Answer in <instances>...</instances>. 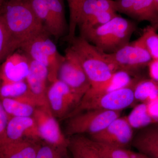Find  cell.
<instances>
[{
	"instance_id": "cell-1",
	"label": "cell",
	"mask_w": 158,
	"mask_h": 158,
	"mask_svg": "<svg viewBox=\"0 0 158 158\" xmlns=\"http://www.w3.org/2000/svg\"><path fill=\"white\" fill-rule=\"evenodd\" d=\"M0 12L12 41L19 48L27 40L46 31L29 0H4Z\"/></svg>"
},
{
	"instance_id": "cell-2",
	"label": "cell",
	"mask_w": 158,
	"mask_h": 158,
	"mask_svg": "<svg viewBox=\"0 0 158 158\" xmlns=\"http://www.w3.org/2000/svg\"><path fill=\"white\" fill-rule=\"evenodd\" d=\"M136 28L135 23L118 15L101 27L80 36L103 52L112 53L130 43Z\"/></svg>"
},
{
	"instance_id": "cell-3",
	"label": "cell",
	"mask_w": 158,
	"mask_h": 158,
	"mask_svg": "<svg viewBox=\"0 0 158 158\" xmlns=\"http://www.w3.org/2000/svg\"><path fill=\"white\" fill-rule=\"evenodd\" d=\"M68 42L81 63L90 82V88L101 85L116 72L105 58L104 52L81 36H76Z\"/></svg>"
},
{
	"instance_id": "cell-4",
	"label": "cell",
	"mask_w": 158,
	"mask_h": 158,
	"mask_svg": "<svg viewBox=\"0 0 158 158\" xmlns=\"http://www.w3.org/2000/svg\"><path fill=\"white\" fill-rule=\"evenodd\" d=\"M50 37L44 31L24 42L19 48L31 59L47 69L50 83L58 79L59 68L65 59Z\"/></svg>"
},
{
	"instance_id": "cell-5",
	"label": "cell",
	"mask_w": 158,
	"mask_h": 158,
	"mask_svg": "<svg viewBox=\"0 0 158 158\" xmlns=\"http://www.w3.org/2000/svg\"><path fill=\"white\" fill-rule=\"evenodd\" d=\"M139 79L136 78L132 84L127 87L92 98L82 100L68 115V117H71L84 111L93 110L121 112L122 110L129 107L135 102L134 89Z\"/></svg>"
},
{
	"instance_id": "cell-6",
	"label": "cell",
	"mask_w": 158,
	"mask_h": 158,
	"mask_svg": "<svg viewBox=\"0 0 158 158\" xmlns=\"http://www.w3.org/2000/svg\"><path fill=\"white\" fill-rule=\"evenodd\" d=\"M69 117L66 127L67 135H89L99 132L113 120L120 117L119 111L102 110H87Z\"/></svg>"
},
{
	"instance_id": "cell-7",
	"label": "cell",
	"mask_w": 158,
	"mask_h": 158,
	"mask_svg": "<svg viewBox=\"0 0 158 158\" xmlns=\"http://www.w3.org/2000/svg\"><path fill=\"white\" fill-rule=\"evenodd\" d=\"M64 56L65 59L59 68L58 79L82 99L90 87L88 77L78 57L69 45L65 49Z\"/></svg>"
},
{
	"instance_id": "cell-8",
	"label": "cell",
	"mask_w": 158,
	"mask_h": 158,
	"mask_svg": "<svg viewBox=\"0 0 158 158\" xmlns=\"http://www.w3.org/2000/svg\"><path fill=\"white\" fill-rule=\"evenodd\" d=\"M106 59L116 71L131 72L147 66L152 58L145 49L130 43L112 53L104 52Z\"/></svg>"
},
{
	"instance_id": "cell-9",
	"label": "cell",
	"mask_w": 158,
	"mask_h": 158,
	"mask_svg": "<svg viewBox=\"0 0 158 158\" xmlns=\"http://www.w3.org/2000/svg\"><path fill=\"white\" fill-rule=\"evenodd\" d=\"M47 97L51 111L56 118L68 116L71 109L76 107L81 100L68 85L58 79L50 83Z\"/></svg>"
},
{
	"instance_id": "cell-10",
	"label": "cell",
	"mask_w": 158,
	"mask_h": 158,
	"mask_svg": "<svg viewBox=\"0 0 158 158\" xmlns=\"http://www.w3.org/2000/svg\"><path fill=\"white\" fill-rule=\"evenodd\" d=\"M32 117L37 124L40 140L54 146L68 148L69 140L63 135L50 110L37 107Z\"/></svg>"
},
{
	"instance_id": "cell-11",
	"label": "cell",
	"mask_w": 158,
	"mask_h": 158,
	"mask_svg": "<svg viewBox=\"0 0 158 158\" xmlns=\"http://www.w3.org/2000/svg\"><path fill=\"white\" fill-rule=\"evenodd\" d=\"M133 137V129L126 117L120 116L99 132L90 135L89 138L96 142L126 149L131 144Z\"/></svg>"
},
{
	"instance_id": "cell-12",
	"label": "cell",
	"mask_w": 158,
	"mask_h": 158,
	"mask_svg": "<svg viewBox=\"0 0 158 158\" xmlns=\"http://www.w3.org/2000/svg\"><path fill=\"white\" fill-rule=\"evenodd\" d=\"M31 62V58L19 49L10 54L0 65V80L9 82L26 81Z\"/></svg>"
},
{
	"instance_id": "cell-13",
	"label": "cell",
	"mask_w": 158,
	"mask_h": 158,
	"mask_svg": "<svg viewBox=\"0 0 158 158\" xmlns=\"http://www.w3.org/2000/svg\"><path fill=\"white\" fill-rule=\"evenodd\" d=\"M31 94L37 103V107L50 110L47 93L48 86V73L42 64L31 59L30 71L26 80ZM50 83V82H49Z\"/></svg>"
},
{
	"instance_id": "cell-14",
	"label": "cell",
	"mask_w": 158,
	"mask_h": 158,
	"mask_svg": "<svg viewBox=\"0 0 158 158\" xmlns=\"http://www.w3.org/2000/svg\"><path fill=\"white\" fill-rule=\"evenodd\" d=\"M26 138L36 141L40 140L34 118L17 116L10 117L6 127L5 139L2 144Z\"/></svg>"
},
{
	"instance_id": "cell-15",
	"label": "cell",
	"mask_w": 158,
	"mask_h": 158,
	"mask_svg": "<svg viewBox=\"0 0 158 158\" xmlns=\"http://www.w3.org/2000/svg\"><path fill=\"white\" fill-rule=\"evenodd\" d=\"M131 144L138 152L150 158H158V123L140 129Z\"/></svg>"
},
{
	"instance_id": "cell-16",
	"label": "cell",
	"mask_w": 158,
	"mask_h": 158,
	"mask_svg": "<svg viewBox=\"0 0 158 158\" xmlns=\"http://www.w3.org/2000/svg\"><path fill=\"white\" fill-rule=\"evenodd\" d=\"M37 141L23 139L0 144V158H36L40 144Z\"/></svg>"
},
{
	"instance_id": "cell-17",
	"label": "cell",
	"mask_w": 158,
	"mask_h": 158,
	"mask_svg": "<svg viewBox=\"0 0 158 158\" xmlns=\"http://www.w3.org/2000/svg\"><path fill=\"white\" fill-rule=\"evenodd\" d=\"M135 78H132L131 74L125 71H117L113 74L110 79L101 85L94 88H90L81 100L92 98L127 87L132 84Z\"/></svg>"
},
{
	"instance_id": "cell-18",
	"label": "cell",
	"mask_w": 158,
	"mask_h": 158,
	"mask_svg": "<svg viewBox=\"0 0 158 158\" xmlns=\"http://www.w3.org/2000/svg\"><path fill=\"white\" fill-rule=\"evenodd\" d=\"M3 98L15 99L37 107L26 81L9 82L0 80V98Z\"/></svg>"
},
{
	"instance_id": "cell-19",
	"label": "cell",
	"mask_w": 158,
	"mask_h": 158,
	"mask_svg": "<svg viewBox=\"0 0 158 158\" xmlns=\"http://www.w3.org/2000/svg\"><path fill=\"white\" fill-rule=\"evenodd\" d=\"M128 16L139 21H147L158 30V10L155 0H135Z\"/></svg>"
},
{
	"instance_id": "cell-20",
	"label": "cell",
	"mask_w": 158,
	"mask_h": 158,
	"mask_svg": "<svg viewBox=\"0 0 158 158\" xmlns=\"http://www.w3.org/2000/svg\"><path fill=\"white\" fill-rule=\"evenodd\" d=\"M68 148L73 158H106L94 146L89 138L76 135L69 140Z\"/></svg>"
},
{
	"instance_id": "cell-21",
	"label": "cell",
	"mask_w": 158,
	"mask_h": 158,
	"mask_svg": "<svg viewBox=\"0 0 158 158\" xmlns=\"http://www.w3.org/2000/svg\"><path fill=\"white\" fill-rule=\"evenodd\" d=\"M48 6L56 31V40L67 36L69 26L65 16L64 0H45Z\"/></svg>"
},
{
	"instance_id": "cell-22",
	"label": "cell",
	"mask_w": 158,
	"mask_h": 158,
	"mask_svg": "<svg viewBox=\"0 0 158 158\" xmlns=\"http://www.w3.org/2000/svg\"><path fill=\"white\" fill-rule=\"evenodd\" d=\"M108 11L116 12L114 0H85L79 15L77 24L97 13Z\"/></svg>"
},
{
	"instance_id": "cell-23",
	"label": "cell",
	"mask_w": 158,
	"mask_h": 158,
	"mask_svg": "<svg viewBox=\"0 0 158 158\" xmlns=\"http://www.w3.org/2000/svg\"><path fill=\"white\" fill-rule=\"evenodd\" d=\"M135 101L147 103L158 97V82L152 79L140 78L134 89Z\"/></svg>"
},
{
	"instance_id": "cell-24",
	"label": "cell",
	"mask_w": 158,
	"mask_h": 158,
	"mask_svg": "<svg viewBox=\"0 0 158 158\" xmlns=\"http://www.w3.org/2000/svg\"><path fill=\"white\" fill-rule=\"evenodd\" d=\"M3 107L9 116L32 117L36 107L14 98H0Z\"/></svg>"
},
{
	"instance_id": "cell-25",
	"label": "cell",
	"mask_w": 158,
	"mask_h": 158,
	"mask_svg": "<svg viewBox=\"0 0 158 158\" xmlns=\"http://www.w3.org/2000/svg\"><path fill=\"white\" fill-rule=\"evenodd\" d=\"M156 30L150 25L143 30L141 37L133 43L145 49L152 59H158V34Z\"/></svg>"
},
{
	"instance_id": "cell-26",
	"label": "cell",
	"mask_w": 158,
	"mask_h": 158,
	"mask_svg": "<svg viewBox=\"0 0 158 158\" xmlns=\"http://www.w3.org/2000/svg\"><path fill=\"white\" fill-rule=\"evenodd\" d=\"M126 118L133 129H140L156 123L148 112L146 103H141L134 107Z\"/></svg>"
},
{
	"instance_id": "cell-27",
	"label": "cell",
	"mask_w": 158,
	"mask_h": 158,
	"mask_svg": "<svg viewBox=\"0 0 158 158\" xmlns=\"http://www.w3.org/2000/svg\"><path fill=\"white\" fill-rule=\"evenodd\" d=\"M116 11H104L94 15L82 22L79 23L77 27L80 34L95 29L103 25L113 18L118 15Z\"/></svg>"
},
{
	"instance_id": "cell-28",
	"label": "cell",
	"mask_w": 158,
	"mask_h": 158,
	"mask_svg": "<svg viewBox=\"0 0 158 158\" xmlns=\"http://www.w3.org/2000/svg\"><path fill=\"white\" fill-rule=\"evenodd\" d=\"M19 49L12 41L0 12V65L10 54Z\"/></svg>"
},
{
	"instance_id": "cell-29",
	"label": "cell",
	"mask_w": 158,
	"mask_h": 158,
	"mask_svg": "<svg viewBox=\"0 0 158 158\" xmlns=\"http://www.w3.org/2000/svg\"><path fill=\"white\" fill-rule=\"evenodd\" d=\"M85 0H66L69 11V30L66 40L70 41L76 36L78 20Z\"/></svg>"
},
{
	"instance_id": "cell-30",
	"label": "cell",
	"mask_w": 158,
	"mask_h": 158,
	"mask_svg": "<svg viewBox=\"0 0 158 158\" xmlns=\"http://www.w3.org/2000/svg\"><path fill=\"white\" fill-rule=\"evenodd\" d=\"M68 148L54 146L46 143L40 144L36 158H69Z\"/></svg>"
},
{
	"instance_id": "cell-31",
	"label": "cell",
	"mask_w": 158,
	"mask_h": 158,
	"mask_svg": "<svg viewBox=\"0 0 158 158\" xmlns=\"http://www.w3.org/2000/svg\"><path fill=\"white\" fill-rule=\"evenodd\" d=\"M92 141L97 149L106 158H131L129 150Z\"/></svg>"
},
{
	"instance_id": "cell-32",
	"label": "cell",
	"mask_w": 158,
	"mask_h": 158,
	"mask_svg": "<svg viewBox=\"0 0 158 158\" xmlns=\"http://www.w3.org/2000/svg\"><path fill=\"white\" fill-rule=\"evenodd\" d=\"M9 116L3 107L0 100V144L5 139V134Z\"/></svg>"
},
{
	"instance_id": "cell-33",
	"label": "cell",
	"mask_w": 158,
	"mask_h": 158,
	"mask_svg": "<svg viewBox=\"0 0 158 158\" xmlns=\"http://www.w3.org/2000/svg\"><path fill=\"white\" fill-rule=\"evenodd\" d=\"M117 12L128 15L135 0H114Z\"/></svg>"
},
{
	"instance_id": "cell-34",
	"label": "cell",
	"mask_w": 158,
	"mask_h": 158,
	"mask_svg": "<svg viewBox=\"0 0 158 158\" xmlns=\"http://www.w3.org/2000/svg\"><path fill=\"white\" fill-rule=\"evenodd\" d=\"M146 103L149 115L156 123H158V97Z\"/></svg>"
},
{
	"instance_id": "cell-35",
	"label": "cell",
	"mask_w": 158,
	"mask_h": 158,
	"mask_svg": "<svg viewBox=\"0 0 158 158\" xmlns=\"http://www.w3.org/2000/svg\"><path fill=\"white\" fill-rule=\"evenodd\" d=\"M147 66L151 79L158 82V59H152Z\"/></svg>"
},
{
	"instance_id": "cell-36",
	"label": "cell",
	"mask_w": 158,
	"mask_h": 158,
	"mask_svg": "<svg viewBox=\"0 0 158 158\" xmlns=\"http://www.w3.org/2000/svg\"><path fill=\"white\" fill-rule=\"evenodd\" d=\"M129 152L131 158H150L141 153L135 152L130 150H129Z\"/></svg>"
},
{
	"instance_id": "cell-37",
	"label": "cell",
	"mask_w": 158,
	"mask_h": 158,
	"mask_svg": "<svg viewBox=\"0 0 158 158\" xmlns=\"http://www.w3.org/2000/svg\"><path fill=\"white\" fill-rule=\"evenodd\" d=\"M155 1L156 6L158 10V0H155Z\"/></svg>"
},
{
	"instance_id": "cell-38",
	"label": "cell",
	"mask_w": 158,
	"mask_h": 158,
	"mask_svg": "<svg viewBox=\"0 0 158 158\" xmlns=\"http://www.w3.org/2000/svg\"><path fill=\"white\" fill-rule=\"evenodd\" d=\"M4 0H0V6H2V4H3V2H4Z\"/></svg>"
}]
</instances>
